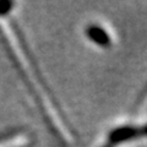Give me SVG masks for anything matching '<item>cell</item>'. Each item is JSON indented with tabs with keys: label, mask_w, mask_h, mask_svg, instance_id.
Returning <instances> with one entry per match:
<instances>
[{
	"label": "cell",
	"mask_w": 147,
	"mask_h": 147,
	"mask_svg": "<svg viewBox=\"0 0 147 147\" xmlns=\"http://www.w3.org/2000/svg\"><path fill=\"white\" fill-rule=\"evenodd\" d=\"M90 34H91L92 38L96 40V42H98L100 44L107 43L108 39H109V37H107V34H105L100 28H92L90 31Z\"/></svg>",
	"instance_id": "6da1fadb"
}]
</instances>
